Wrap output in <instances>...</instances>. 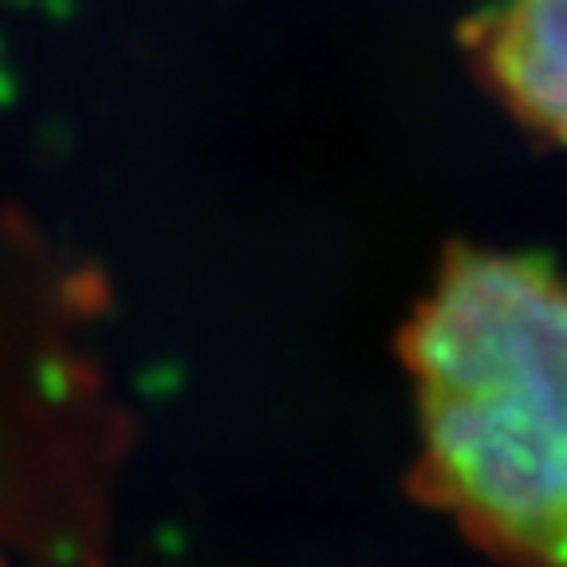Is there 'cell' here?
I'll return each instance as SVG.
<instances>
[{
  "mask_svg": "<svg viewBox=\"0 0 567 567\" xmlns=\"http://www.w3.org/2000/svg\"><path fill=\"white\" fill-rule=\"evenodd\" d=\"M425 461L465 528L567 567V280L513 252H453L406 339Z\"/></svg>",
  "mask_w": 567,
  "mask_h": 567,
  "instance_id": "obj_1",
  "label": "cell"
},
{
  "mask_svg": "<svg viewBox=\"0 0 567 567\" xmlns=\"http://www.w3.org/2000/svg\"><path fill=\"white\" fill-rule=\"evenodd\" d=\"M485 83L532 131L567 142V0H501L470 32Z\"/></svg>",
  "mask_w": 567,
  "mask_h": 567,
  "instance_id": "obj_2",
  "label": "cell"
}]
</instances>
